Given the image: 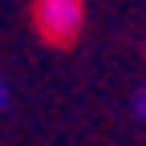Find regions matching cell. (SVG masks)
Listing matches in <instances>:
<instances>
[{
	"label": "cell",
	"instance_id": "obj_2",
	"mask_svg": "<svg viewBox=\"0 0 146 146\" xmlns=\"http://www.w3.org/2000/svg\"><path fill=\"white\" fill-rule=\"evenodd\" d=\"M130 114H134L138 122H146V85H138L134 94H130Z\"/></svg>",
	"mask_w": 146,
	"mask_h": 146
},
{
	"label": "cell",
	"instance_id": "obj_3",
	"mask_svg": "<svg viewBox=\"0 0 146 146\" xmlns=\"http://www.w3.org/2000/svg\"><path fill=\"white\" fill-rule=\"evenodd\" d=\"M8 106V81H4V73H0V110Z\"/></svg>",
	"mask_w": 146,
	"mask_h": 146
},
{
	"label": "cell",
	"instance_id": "obj_1",
	"mask_svg": "<svg viewBox=\"0 0 146 146\" xmlns=\"http://www.w3.org/2000/svg\"><path fill=\"white\" fill-rule=\"evenodd\" d=\"M33 21L53 45H65L85 25V0H33Z\"/></svg>",
	"mask_w": 146,
	"mask_h": 146
}]
</instances>
